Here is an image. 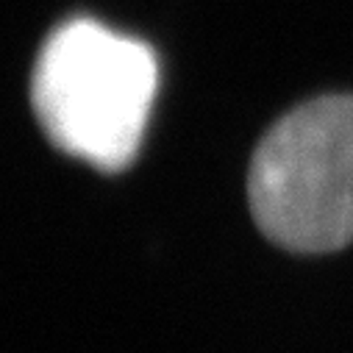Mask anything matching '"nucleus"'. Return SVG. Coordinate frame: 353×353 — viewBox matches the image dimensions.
Here are the masks:
<instances>
[{
  "mask_svg": "<svg viewBox=\"0 0 353 353\" xmlns=\"http://www.w3.org/2000/svg\"><path fill=\"white\" fill-rule=\"evenodd\" d=\"M248 195L264 236L287 250L353 242V98L325 95L281 117L253 153Z\"/></svg>",
  "mask_w": 353,
  "mask_h": 353,
  "instance_id": "nucleus-2",
  "label": "nucleus"
},
{
  "mask_svg": "<svg viewBox=\"0 0 353 353\" xmlns=\"http://www.w3.org/2000/svg\"><path fill=\"white\" fill-rule=\"evenodd\" d=\"M156 90V53L83 17L59 26L42 45L31 101L56 148L117 172L137 159Z\"/></svg>",
  "mask_w": 353,
  "mask_h": 353,
  "instance_id": "nucleus-1",
  "label": "nucleus"
}]
</instances>
